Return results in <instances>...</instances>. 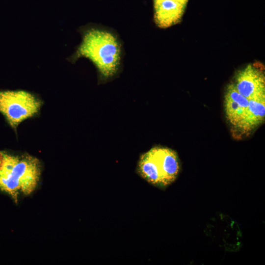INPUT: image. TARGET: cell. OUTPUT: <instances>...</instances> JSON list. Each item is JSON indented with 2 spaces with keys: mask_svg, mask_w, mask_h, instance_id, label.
<instances>
[{
  "mask_svg": "<svg viewBox=\"0 0 265 265\" xmlns=\"http://www.w3.org/2000/svg\"><path fill=\"white\" fill-rule=\"evenodd\" d=\"M41 173V162L37 158L0 151V190L15 202L21 194L28 195L35 190Z\"/></svg>",
  "mask_w": 265,
  "mask_h": 265,
  "instance_id": "obj_1",
  "label": "cell"
},
{
  "mask_svg": "<svg viewBox=\"0 0 265 265\" xmlns=\"http://www.w3.org/2000/svg\"><path fill=\"white\" fill-rule=\"evenodd\" d=\"M84 57L95 65L106 78L117 72L121 59V48L116 37L106 30L91 28L83 34L73 58Z\"/></svg>",
  "mask_w": 265,
  "mask_h": 265,
  "instance_id": "obj_2",
  "label": "cell"
},
{
  "mask_svg": "<svg viewBox=\"0 0 265 265\" xmlns=\"http://www.w3.org/2000/svg\"><path fill=\"white\" fill-rule=\"evenodd\" d=\"M180 170L176 153L171 149L154 147L141 156L137 172L150 184L164 187L177 178Z\"/></svg>",
  "mask_w": 265,
  "mask_h": 265,
  "instance_id": "obj_3",
  "label": "cell"
},
{
  "mask_svg": "<svg viewBox=\"0 0 265 265\" xmlns=\"http://www.w3.org/2000/svg\"><path fill=\"white\" fill-rule=\"evenodd\" d=\"M42 102L33 94L24 90H0V112L14 129L34 116Z\"/></svg>",
  "mask_w": 265,
  "mask_h": 265,
  "instance_id": "obj_4",
  "label": "cell"
},
{
  "mask_svg": "<svg viewBox=\"0 0 265 265\" xmlns=\"http://www.w3.org/2000/svg\"><path fill=\"white\" fill-rule=\"evenodd\" d=\"M250 64L239 70L233 82L237 90L248 100L265 96V76L263 66Z\"/></svg>",
  "mask_w": 265,
  "mask_h": 265,
  "instance_id": "obj_5",
  "label": "cell"
},
{
  "mask_svg": "<svg viewBox=\"0 0 265 265\" xmlns=\"http://www.w3.org/2000/svg\"><path fill=\"white\" fill-rule=\"evenodd\" d=\"M188 0H153L154 18L157 26L165 28L181 20Z\"/></svg>",
  "mask_w": 265,
  "mask_h": 265,
  "instance_id": "obj_6",
  "label": "cell"
},
{
  "mask_svg": "<svg viewBox=\"0 0 265 265\" xmlns=\"http://www.w3.org/2000/svg\"><path fill=\"white\" fill-rule=\"evenodd\" d=\"M248 104L249 100L237 90L233 82L227 85L224 95V110L228 121L233 127L239 128Z\"/></svg>",
  "mask_w": 265,
  "mask_h": 265,
  "instance_id": "obj_7",
  "label": "cell"
},
{
  "mask_svg": "<svg viewBox=\"0 0 265 265\" xmlns=\"http://www.w3.org/2000/svg\"><path fill=\"white\" fill-rule=\"evenodd\" d=\"M248 100L246 112L239 128L246 133L261 124L265 117V96Z\"/></svg>",
  "mask_w": 265,
  "mask_h": 265,
  "instance_id": "obj_8",
  "label": "cell"
}]
</instances>
